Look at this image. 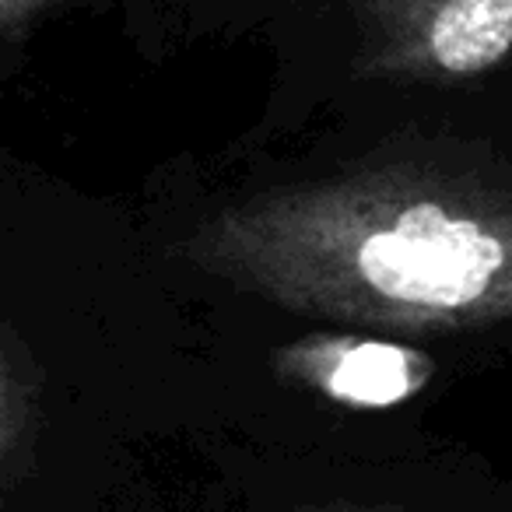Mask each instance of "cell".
Instances as JSON below:
<instances>
[{"mask_svg":"<svg viewBox=\"0 0 512 512\" xmlns=\"http://www.w3.org/2000/svg\"><path fill=\"white\" fill-rule=\"evenodd\" d=\"M46 4H53V0H0V32L32 22Z\"/></svg>","mask_w":512,"mask_h":512,"instance_id":"4","label":"cell"},{"mask_svg":"<svg viewBox=\"0 0 512 512\" xmlns=\"http://www.w3.org/2000/svg\"><path fill=\"white\" fill-rule=\"evenodd\" d=\"M193 267L288 313L400 334L512 320V186L386 165L281 186L186 239Z\"/></svg>","mask_w":512,"mask_h":512,"instance_id":"1","label":"cell"},{"mask_svg":"<svg viewBox=\"0 0 512 512\" xmlns=\"http://www.w3.org/2000/svg\"><path fill=\"white\" fill-rule=\"evenodd\" d=\"M358 71L400 85H460L512 57V0H355Z\"/></svg>","mask_w":512,"mask_h":512,"instance_id":"2","label":"cell"},{"mask_svg":"<svg viewBox=\"0 0 512 512\" xmlns=\"http://www.w3.org/2000/svg\"><path fill=\"white\" fill-rule=\"evenodd\" d=\"M278 365L351 407H393L435 376L432 355L379 337H309L278 355Z\"/></svg>","mask_w":512,"mask_h":512,"instance_id":"3","label":"cell"}]
</instances>
